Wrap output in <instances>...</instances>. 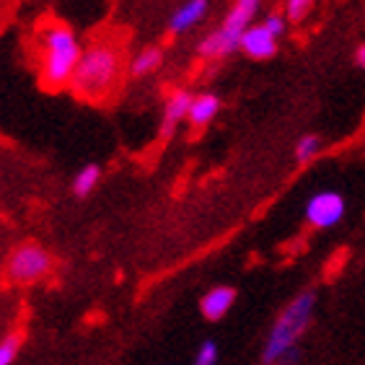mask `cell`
<instances>
[{"label": "cell", "instance_id": "obj_4", "mask_svg": "<svg viewBox=\"0 0 365 365\" xmlns=\"http://www.w3.org/2000/svg\"><path fill=\"white\" fill-rule=\"evenodd\" d=\"M262 0H233L231 11L223 19L220 29H215L212 34H207L200 42L197 52L205 60H218V57H225L236 52L241 47V36L246 34V29L252 26V19L259 11Z\"/></svg>", "mask_w": 365, "mask_h": 365}, {"label": "cell", "instance_id": "obj_11", "mask_svg": "<svg viewBox=\"0 0 365 365\" xmlns=\"http://www.w3.org/2000/svg\"><path fill=\"white\" fill-rule=\"evenodd\" d=\"M218 112H220V98L215 96V93H200V96L192 98L187 122H190L192 127H205L207 122L215 120Z\"/></svg>", "mask_w": 365, "mask_h": 365}, {"label": "cell", "instance_id": "obj_3", "mask_svg": "<svg viewBox=\"0 0 365 365\" xmlns=\"http://www.w3.org/2000/svg\"><path fill=\"white\" fill-rule=\"evenodd\" d=\"M314 309H317V293L314 290H303L301 295H295L293 301L288 303V309L277 317L272 331H269L264 352H262V363L280 365V360L290 350H295V342L301 339V334L309 327Z\"/></svg>", "mask_w": 365, "mask_h": 365}, {"label": "cell", "instance_id": "obj_13", "mask_svg": "<svg viewBox=\"0 0 365 365\" xmlns=\"http://www.w3.org/2000/svg\"><path fill=\"white\" fill-rule=\"evenodd\" d=\"M98 179H101V169H98L96 163H88V166H83V169L76 174V179H73V192H76L78 197L91 195V192L96 190Z\"/></svg>", "mask_w": 365, "mask_h": 365}, {"label": "cell", "instance_id": "obj_18", "mask_svg": "<svg viewBox=\"0 0 365 365\" xmlns=\"http://www.w3.org/2000/svg\"><path fill=\"white\" fill-rule=\"evenodd\" d=\"M262 24H264V26H267L269 31H272V34L280 39V36L285 34V29H288V16L272 14V16H267V19H264Z\"/></svg>", "mask_w": 365, "mask_h": 365}, {"label": "cell", "instance_id": "obj_15", "mask_svg": "<svg viewBox=\"0 0 365 365\" xmlns=\"http://www.w3.org/2000/svg\"><path fill=\"white\" fill-rule=\"evenodd\" d=\"M314 8V0H285V16L290 21H303Z\"/></svg>", "mask_w": 365, "mask_h": 365}, {"label": "cell", "instance_id": "obj_12", "mask_svg": "<svg viewBox=\"0 0 365 365\" xmlns=\"http://www.w3.org/2000/svg\"><path fill=\"white\" fill-rule=\"evenodd\" d=\"M163 63V52L158 47H145L140 49L138 55L130 60V76L135 78H143V76H150L161 68Z\"/></svg>", "mask_w": 365, "mask_h": 365}, {"label": "cell", "instance_id": "obj_8", "mask_svg": "<svg viewBox=\"0 0 365 365\" xmlns=\"http://www.w3.org/2000/svg\"><path fill=\"white\" fill-rule=\"evenodd\" d=\"M207 8H210V0H184L182 6L176 8L169 19V31L174 36L187 34L190 29H195L197 24L207 16Z\"/></svg>", "mask_w": 365, "mask_h": 365}, {"label": "cell", "instance_id": "obj_14", "mask_svg": "<svg viewBox=\"0 0 365 365\" xmlns=\"http://www.w3.org/2000/svg\"><path fill=\"white\" fill-rule=\"evenodd\" d=\"M319 150H322V138L319 135H303L301 140L295 143V158L301 163H309Z\"/></svg>", "mask_w": 365, "mask_h": 365}, {"label": "cell", "instance_id": "obj_1", "mask_svg": "<svg viewBox=\"0 0 365 365\" xmlns=\"http://www.w3.org/2000/svg\"><path fill=\"white\" fill-rule=\"evenodd\" d=\"M125 76V49L114 39H93L88 47H83L81 63L76 68V76L71 81V88L83 101H104L109 98Z\"/></svg>", "mask_w": 365, "mask_h": 365}, {"label": "cell", "instance_id": "obj_19", "mask_svg": "<svg viewBox=\"0 0 365 365\" xmlns=\"http://www.w3.org/2000/svg\"><path fill=\"white\" fill-rule=\"evenodd\" d=\"M355 63H358L360 68H363V71H365V44H360L358 52H355Z\"/></svg>", "mask_w": 365, "mask_h": 365}, {"label": "cell", "instance_id": "obj_17", "mask_svg": "<svg viewBox=\"0 0 365 365\" xmlns=\"http://www.w3.org/2000/svg\"><path fill=\"white\" fill-rule=\"evenodd\" d=\"M218 363V344L207 339V342L200 344V350L195 355V365H215Z\"/></svg>", "mask_w": 365, "mask_h": 365}, {"label": "cell", "instance_id": "obj_2", "mask_svg": "<svg viewBox=\"0 0 365 365\" xmlns=\"http://www.w3.org/2000/svg\"><path fill=\"white\" fill-rule=\"evenodd\" d=\"M34 47L39 83L49 91L71 86L78 63H81V55H83V47H81L76 31L60 21H44L36 29Z\"/></svg>", "mask_w": 365, "mask_h": 365}, {"label": "cell", "instance_id": "obj_10", "mask_svg": "<svg viewBox=\"0 0 365 365\" xmlns=\"http://www.w3.org/2000/svg\"><path fill=\"white\" fill-rule=\"evenodd\" d=\"M192 98L195 96H192L190 91H174L169 98H166V106H163V120H161V135L163 138H169V135L176 130V125L187 120Z\"/></svg>", "mask_w": 365, "mask_h": 365}, {"label": "cell", "instance_id": "obj_6", "mask_svg": "<svg viewBox=\"0 0 365 365\" xmlns=\"http://www.w3.org/2000/svg\"><path fill=\"white\" fill-rule=\"evenodd\" d=\"M347 212V205H344V197L339 192H319L309 200L306 205V220H309L314 228H331L344 218Z\"/></svg>", "mask_w": 365, "mask_h": 365}, {"label": "cell", "instance_id": "obj_5", "mask_svg": "<svg viewBox=\"0 0 365 365\" xmlns=\"http://www.w3.org/2000/svg\"><path fill=\"white\" fill-rule=\"evenodd\" d=\"M52 267V257L44 252L39 244H24L19 246L11 259H8L6 274L8 280L16 285H31V282L42 280Z\"/></svg>", "mask_w": 365, "mask_h": 365}, {"label": "cell", "instance_id": "obj_7", "mask_svg": "<svg viewBox=\"0 0 365 365\" xmlns=\"http://www.w3.org/2000/svg\"><path fill=\"white\" fill-rule=\"evenodd\" d=\"M239 49L244 55L252 57V60H269L277 52V36L264 24H257V26L246 29V34L241 36Z\"/></svg>", "mask_w": 365, "mask_h": 365}, {"label": "cell", "instance_id": "obj_9", "mask_svg": "<svg viewBox=\"0 0 365 365\" xmlns=\"http://www.w3.org/2000/svg\"><path fill=\"white\" fill-rule=\"evenodd\" d=\"M236 303V288L231 285H218V288H210L202 295L200 301V311L207 322H220V319L233 309Z\"/></svg>", "mask_w": 365, "mask_h": 365}, {"label": "cell", "instance_id": "obj_16", "mask_svg": "<svg viewBox=\"0 0 365 365\" xmlns=\"http://www.w3.org/2000/svg\"><path fill=\"white\" fill-rule=\"evenodd\" d=\"M19 347H21V337H16V334L0 339V365L14 363L16 355H19Z\"/></svg>", "mask_w": 365, "mask_h": 365}]
</instances>
